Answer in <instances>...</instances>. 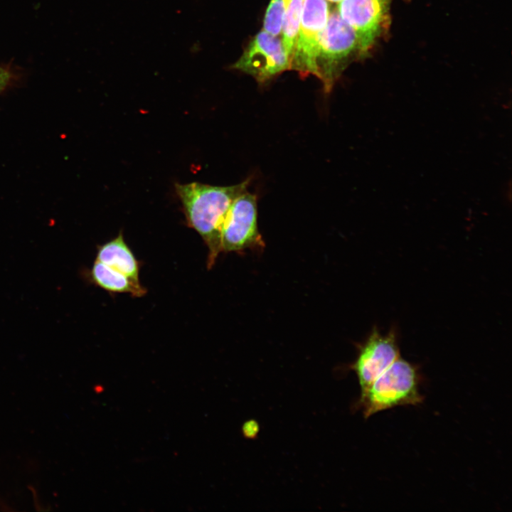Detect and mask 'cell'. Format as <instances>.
Wrapping results in <instances>:
<instances>
[{"instance_id": "1", "label": "cell", "mask_w": 512, "mask_h": 512, "mask_svg": "<svg viewBox=\"0 0 512 512\" xmlns=\"http://www.w3.org/2000/svg\"><path fill=\"white\" fill-rule=\"evenodd\" d=\"M250 178L230 186L192 182L176 183L188 226L202 238L208 250L207 267L212 268L221 250V231L233 201L247 190Z\"/></svg>"}, {"instance_id": "2", "label": "cell", "mask_w": 512, "mask_h": 512, "mask_svg": "<svg viewBox=\"0 0 512 512\" xmlns=\"http://www.w3.org/2000/svg\"><path fill=\"white\" fill-rule=\"evenodd\" d=\"M417 367L399 357L363 393L358 405L365 417L398 406L417 405L423 400Z\"/></svg>"}, {"instance_id": "3", "label": "cell", "mask_w": 512, "mask_h": 512, "mask_svg": "<svg viewBox=\"0 0 512 512\" xmlns=\"http://www.w3.org/2000/svg\"><path fill=\"white\" fill-rule=\"evenodd\" d=\"M356 50H358V43L355 31L337 10L330 11L321 36L317 58L319 79L326 92L331 91L347 59Z\"/></svg>"}, {"instance_id": "4", "label": "cell", "mask_w": 512, "mask_h": 512, "mask_svg": "<svg viewBox=\"0 0 512 512\" xmlns=\"http://www.w3.org/2000/svg\"><path fill=\"white\" fill-rule=\"evenodd\" d=\"M329 6L326 0H304L301 21L289 69L319 78L317 65L319 43L326 25Z\"/></svg>"}, {"instance_id": "5", "label": "cell", "mask_w": 512, "mask_h": 512, "mask_svg": "<svg viewBox=\"0 0 512 512\" xmlns=\"http://www.w3.org/2000/svg\"><path fill=\"white\" fill-rule=\"evenodd\" d=\"M222 252L262 248L265 243L258 230L257 196L247 190L232 203L221 231Z\"/></svg>"}, {"instance_id": "6", "label": "cell", "mask_w": 512, "mask_h": 512, "mask_svg": "<svg viewBox=\"0 0 512 512\" xmlns=\"http://www.w3.org/2000/svg\"><path fill=\"white\" fill-rule=\"evenodd\" d=\"M400 357L397 334L394 329L382 334L374 327L366 340L358 346L351 369L356 373L361 393Z\"/></svg>"}, {"instance_id": "7", "label": "cell", "mask_w": 512, "mask_h": 512, "mask_svg": "<svg viewBox=\"0 0 512 512\" xmlns=\"http://www.w3.org/2000/svg\"><path fill=\"white\" fill-rule=\"evenodd\" d=\"M233 68L262 83L289 69V60L282 40L262 30L250 41Z\"/></svg>"}, {"instance_id": "8", "label": "cell", "mask_w": 512, "mask_h": 512, "mask_svg": "<svg viewBox=\"0 0 512 512\" xmlns=\"http://www.w3.org/2000/svg\"><path fill=\"white\" fill-rule=\"evenodd\" d=\"M391 0H342L337 11L355 31L358 52L366 53L379 36Z\"/></svg>"}, {"instance_id": "9", "label": "cell", "mask_w": 512, "mask_h": 512, "mask_svg": "<svg viewBox=\"0 0 512 512\" xmlns=\"http://www.w3.org/2000/svg\"><path fill=\"white\" fill-rule=\"evenodd\" d=\"M96 260L139 282V265L119 233L117 237L98 247Z\"/></svg>"}, {"instance_id": "10", "label": "cell", "mask_w": 512, "mask_h": 512, "mask_svg": "<svg viewBox=\"0 0 512 512\" xmlns=\"http://www.w3.org/2000/svg\"><path fill=\"white\" fill-rule=\"evenodd\" d=\"M90 277L96 285L110 292L127 293L133 297H142L146 293V289L140 282L97 260L91 269Z\"/></svg>"}, {"instance_id": "11", "label": "cell", "mask_w": 512, "mask_h": 512, "mask_svg": "<svg viewBox=\"0 0 512 512\" xmlns=\"http://www.w3.org/2000/svg\"><path fill=\"white\" fill-rule=\"evenodd\" d=\"M304 0H291L282 26V43L286 55L292 59L299 30Z\"/></svg>"}, {"instance_id": "12", "label": "cell", "mask_w": 512, "mask_h": 512, "mask_svg": "<svg viewBox=\"0 0 512 512\" xmlns=\"http://www.w3.org/2000/svg\"><path fill=\"white\" fill-rule=\"evenodd\" d=\"M291 0H271L264 19L263 30L278 36L281 34L282 22Z\"/></svg>"}, {"instance_id": "13", "label": "cell", "mask_w": 512, "mask_h": 512, "mask_svg": "<svg viewBox=\"0 0 512 512\" xmlns=\"http://www.w3.org/2000/svg\"><path fill=\"white\" fill-rule=\"evenodd\" d=\"M16 74L10 66L0 64V95L17 80Z\"/></svg>"}, {"instance_id": "14", "label": "cell", "mask_w": 512, "mask_h": 512, "mask_svg": "<svg viewBox=\"0 0 512 512\" xmlns=\"http://www.w3.org/2000/svg\"><path fill=\"white\" fill-rule=\"evenodd\" d=\"M259 432V425L255 420H249L242 426L243 434L247 438H254Z\"/></svg>"}, {"instance_id": "15", "label": "cell", "mask_w": 512, "mask_h": 512, "mask_svg": "<svg viewBox=\"0 0 512 512\" xmlns=\"http://www.w3.org/2000/svg\"><path fill=\"white\" fill-rule=\"evenodd\" d=\"M328 1H331V2H337V3H338V2H340V1H342V0H328Z\"/></svg>"}]
</instances>
